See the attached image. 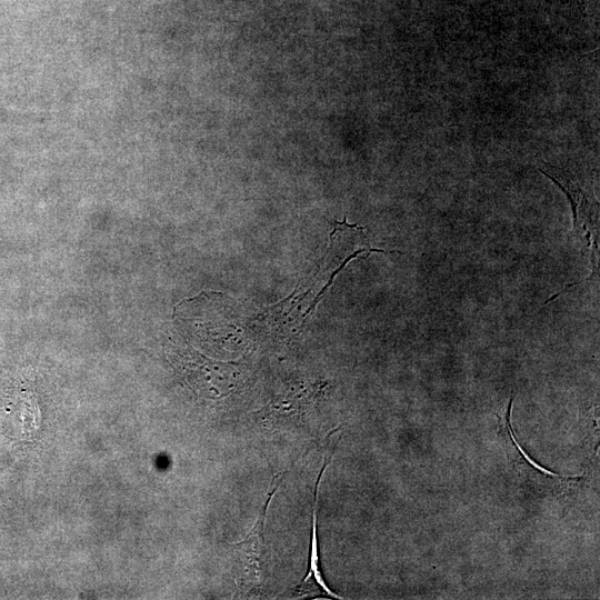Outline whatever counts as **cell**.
I'll return each instance as SVG.
<instances>
[{
  "instance_id": "obj_2",
  "label": "cell",
  "mask_w": 600,
  "mask_h": 600,
  "mask_svg": "<svg viewBox=\"0 0 600 600\" xmlns=\"http://www.w3.org/2000/svg\"><path fill=\"white\" fill-rule=\"evenodd\" d=\"M330 240L331 244L324 258V266L318 272L326 274L321 280L322 282L326 281L327 288L332 283L336 274L360 253L368 256L372 251L384 252L383 250L371 248L367 242L363 228L349 224L346 219L342 222L337 221L334 223ZM323 292L324 286L322 289Z\"/></svg>"
},
{
  "instance_id": "obj_3",
  "label": "cell",
  "mask_w": 600,
  "mask_h": 600,
  "mask_svg": "<svg viewBox=\"0 0 600 600\" xmlns=\"http://www.w3.org/2000/svg\"><path fill=\"white\" fill-rule=\"evenodd\" d=\"M538 169L550 178L568 197L572 217H573V233L578 237L582 232L584 233L581 241L583 248L587 251H590L591 263H594V251L597 243L591 241V234L588 229V221L591 219L592 214V196L584 191L577 179L568 171L551 166L544 161L538 167Z\"/></svg>"
},
{
  "instance_id": "obj_1",
  "label": "cell",
  "mask_w": 600,
  "mask_h": 600,
  "mask_svg": "<svg viewBox=\"0 0 600 600\" xmlns=\"http://www.w3.org/2000/svg\"><path fill=\"white\" fill-rule=\"evenodd\" d=\"M282 477L280 474L276 479V483L271 488L252 530L244 539L232 543L237 551L238 573L241 581L247 586L261 584L266 577L268 561L266 546L267 512Z\"/></svg>"
},
{
  "instance_id": "obj_4",
  "label": "cell",
  "mask_w": 600,
  "mask_h": 600,
  "mask_svg": "<svg viewBox=\"0 0 600 600\" xmlns=\"http://www.w3.org/2000/svg\"><path fill=\"white\" fill-rule=\"evenodd\" d=\"M332 453L331 456L324 461V464L318 476V479H317V482H316V488H314V504H313V508H312V533H311V549H310V558H309V567H308V572L307 574L304 576V578L302 579V581L300 582V584L302 586L303 583H308L309 581L313 580V582L320 587L321 590H323L328 596L332 597V598H340L337 593H334L333 591H331L328 587V584L326 583V581L323 580V577L321 574V570H320V566H319V549H318V532H317V510H318V494H319V486H320V482H321V478L324 473V470L327 469V467L329 466L331 459H332Z\"/></svg>"
}]
</instances>
